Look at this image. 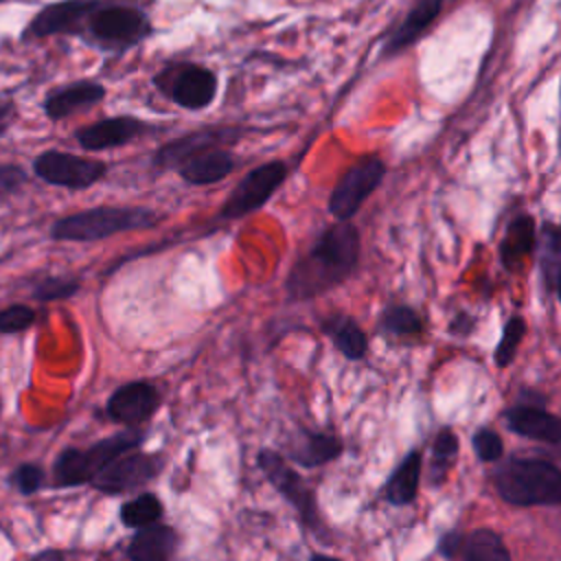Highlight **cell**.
I'll return each instance as SVG.
<instances>
[{
  "mask_svg": "<svg viewBox=\"0 0 561 561\" xmlns=\"http://www.w3.org/2000/svg\"><path fill=\"white\" fill-rule=\"evenodd\" d=\"M18 118V105L11 96H0V138L11 129Z\"/></svg>",
  "mask_w": 561,
  "mask_h": 561,
  "instance_id": "cell-36",
  "label": "cell"
},
{
  "mask_svg": "<svg viewBox=\"0 0 561 561\" xmlns=\"http://www.w3.org/2000/svg\"><path fill=\"white\" fill-rule=\"evenodd\" d=\"M178 548V535L171 526L147 524L127 543L125 557L131 561H167Z\"/></svg>",
  "mask_w": 561,
  "mask_h": 561,
  "instance_id": "cell-21",
  "label": "cell"
},
{
  "mask_svg": "<svg viewBox=\"0 0 561 561\" xmlns=\"http://www.w3.org/2000/svg\"><path fill=\"white\" fill-rule=\"evenodd\" d=\"M377 331L390 342L414 344L425 335V320L408 305H388L379 316Z\"/></svg>",
  "mask_w": 561,
  "mask_h": 561,
  "instance_id": "cell-22",
  "label": "cell"
},
{
  "mask_svg": "<svg viewBox=\"0 0 561 561\" xmlns=\"http://www.w3.org/2000/svg\"><path fill=\"white\" fill-rule=\"evenodd\" d=\"M37 313L33 307L15 302L4 309H0V333L2 335H15L20 331H26L35 324Z\"/></svg>",
  "mask_w": 561,
  "mask_h": 561,
  "instance_id": "cell-32",
  "label": "cell"
},
{
  "mask_svg": "<svg viewBox=\"0 0 561 561\" xmlns=\"http://www.w3.org/2000/svg\"><path fill=\"white\" fill-rule=\"evenodd\" d=\"M256 462L270 484L296 508L300 515V522L313 533L322 535V519L318 513V504L313 497V491L307 486V482L285 462L283 456H278L272 449H261L256 456Z\"/></svg>",
  "mask_w": 561,
  "mask_h": 561,
  "instance_id": "cell-8",
  "label": "cell"
},
{
  "mask_svg": "<svg viewBox=\"0 0 561 561\" xmlns=\"http://www.w3.org/2000/svg\"><path fill=\"white\" fill-rule=\"evenodd\" d=\"M234 167H237L234 156L219 145V147H208V149L186 158L175 169L184 182L195 184V186H206V184L221 182L228 173H232Z\"/></svg>",
  "mask_w": 561,
  "mask_h": 561,
  "instance_id": "cell-19",
  "label": "cell"
},
{
  "mask_svg": "<svg viewBox=\"0 0 561 561\" xmlns=\"http://www.w3.org/2000/svg\"><path fill=\"white\" fill-rule=\"evenodd\" d=\"M94 0H57L44 4L24 26L20 39H42L53 35H77L81 20L90 11Z\"/></svg>",
  "mask_w": 561,
  "mask_h": 561,
  "instance_id": "cell-12",
  "label": "cell"
},
{
  "mask_svg": "<svg viewBox=\"0 0 561 561\" xmlns=\"http://www.w3.org/2000/svg\"><path fill=\"white\" fill-rule=\"evenodd\" d=\"M471 445H473V449H476V454L482 462H495L504 454V443H502L500 434L493 432L491 427L476 430L473 436H471Z\"/></svg>",
  "mask_w": 561,
  "mask_h": 561,
  "instance_id": "cell-34",
  "label": "cell"
},
{
  "mask_svg": "<svg viewBox=\"0 0 561 561\" xmlns=\"http://www.w3.org/2000/svg\"><path fill=\"white\" fill-rule=\"evenodd\" d=\"M149 31V18L140 9L94 0L90 11L81 20L77 37H83L101 50L118 53L142 42Z\"/></svg>",
  "mask_w": 561,
  "mask_h": 561,
  "instance_id": "cell-5",
  "label": "cell"
},
{
  "mask_svg": "<svg viewBox=\"0 0 561 561\" xmlns=\"http://www.w3.org/2000/svg\"><path fill=\"white\" fill-rule=\"evenodd\" d=\"M162 517V502L153 493H140L121 506V522L129 528L153 524Z\"/></svg>",
  "mask_w": 561,
  "mask_h": 561,
  "instance_id": "cell-28",
  "label": "cell"
},
{
  "mask_svg": "<svg viewBox=\"0 0 561 561\" xmlns=\"http://www.w3.org/2000/svg\"><path fill=\"white\" fill-rule=\"evenodd\" d=\"M217 92V77L204 66H182L171 81V99L184 110H204Z\"/></svg>",
  "mask_w": 561,
  "mask_h": 561,
  "instance_id": "cell-17",
  "label": "cell"
},
{
  "mask_svg": "<svg viewBox=\"0 0 561 561\" xmlns=\"http://www.w3.org/2000/svg\"><path fill=\"white\" fill-rule=\"evenodd\" d=\"M239 129H230V127H213V129H199V131H191L186 136H180L167 145H162L156 151L153 162L162 169H175L178 164H182L186 158L208 149V147H219L226 142H234V138L239 136Z\"/></svg>",
  "mask_w": 561,
  "mask_h": 561,
  "instance_id": "cell-16",
  "label": "cell"
},
{
  "mask_svg": "<svg viewBox=\"0 0 561 561\" xmlns=\"http://www.w3.org/2000/svg\"><path fill=\"white\" fill-rule=\"evenodd\" d=\"M535 221L530 215H517L504 230L500 241V259L506 270L515 272L522 267L526 256L535 248Z\"/></svg>",
  "mask_w": 561,
  "mask_h": 561,
  "instance_id": "cell-23",
  "label": "cell"
},
{
  "mask_svg": "<svg viewBox=\"0 0 561 561\" xmlns=\"http://www.w3.org/2000/svg\"><path fill=\"white\" fill-rule=\"evenodd\" d=\"M160 217L149 208H123V206H96L66 217H59L50 226V239L92 243L118 232L153 228Z\"/></svg>",
  "mask_w": 561,
  "mask_h": 561,
  "instance_id": "cell-3",
  "label": "cell"
},
{
  "mask_svg": "<svg viewBox=\"0 0 561 561\" xmlns=\"http://www.w3.org/2000/svg\"><path fill=\"white\" fill-rule=\"evenodd\" d=\"M359 263V232L353 224L329 226L305 254L296 259L287 276L291 300H311L344 283Z\"/></svg>",
  "mask_w": 561,
  "mask_h": 561,
  "instance_id": "cell-1",
  "label": "cell"
},
{
  "mask_svg": "<svg viewBox=\"0 0 561 561\" xmlns=\"http://www.w3.org/2000/svg\"><path fill=\"white\" fill-rule=\"evenodd\" d=\"M164 467L162 454H145V451H123L112 462H107L90 484L105 495H123L147 486L151 480L160 476Z\"/></svg>",
  "mask_w": 561,
  "mask_h": 561,
  "instance_id": "cell-6",
  "label": "cell"
},
{
  "mask_svg": "<svg viewBox=\"0 0 561 561\" xmlns=\"http://www.w3.org/2000/svg\"><path fill=\"white\" fill-rule=\"evenodd\" d=\"M44 469L37 462H20L11 476L9 484L20 493V495H33L44 486Z\"/></svg>",
  "mask_w": 561,
  "mask_h": 561,
  "instance_id": "cell-33",
  "label": "cell"
},
{
  "mask_svg": "<svg viewBox=\"0 0 561 561\" xmlns=\"http://www.w3.org/2000/svg\"><path fill=\"white\" fill-rule=\"evenodd\" d=\"M33 173L50 184L68 191H83L105 178L107 164L61 149H46L33 160Z\"/></svg>",
  "mask_w": 561,
  "mask_h": 561,
  "instance_id": "cell-7",
  "label": "cell"
},
{
  "mask_svg": "<svg viewBox=\"0 0 561 561\" xmlns=\"http://www.w3.org/2000/svg\"><path fill=\"white\" fill-rule=\"evenodd\" d=\"M158 405H160V394L153 383L129 381L118 386L110 394L105 403V414L110 421L121 423L125 427H140L153 416Z\"/></svg>",
  "mask_w": 561,
  "mask_h": 561,
  "instance_id": "cell-11",
  "label": "cell"
},
{
  "mask_svg": "<svg viewBox=\"0 0 561 561\" xmlns=\"http://www.w3.org/2000/svg\"><path fill=\"white\" fill-rule=\"evenodd\" d=\"M79 280L72 276H44L31 287V298L39 302H55L68 300L79 291Z\"/></svg>",
  "mask_w": 561,
  "mask_h": 561,
  "instance_id": "cell-30",
  "label": "cell"
},
{
  "mask_svg": "<svg viewBox=\"0 0 561 561\" xmlns=\"http://www.w3.org/2000/svg\"><path fill=\"white\" fill-rule=\"evenodd\" d=\"M285 178H287V164L280 160H270L254 167L232 188V193L228 195V199L219 210V217L239 219L243 215L259 210L274 195V191L285 182Z\"/></svg>",
  "mask_w": 561,
  "mask_h": 561,
  "instance_id": "cell-10",
  "label": "cell"
},
{
  "mask_svg": "<svg viewBox=\"0 0 561 561\" xmlns=\"http://www.w3.org/2000/svg\"><path fill=\"white\" fill-rule=\"evenodd\" d=\"M145 432L140 427H127L107 438L92 443L90 447H66L53 462V486L70 489L90 484V480L123 451L140 447Z\"/></svg>",
  "mask_w": 561,
  "mask_h": 561,
  "instance_id": "cell-4",
  "label": "cell"
},
{
  "mask_svg": "<svg viewBox=\"0 0 561 561\" xmlns=\"http://www.w3.org/2000/svg\"><path fill=\"white\" fill-rule=\"evenodd\" d=\"M500 497L513 506H559L561 473L559 467L541 458H508L495 476Z\"/></svg>",
  "mask_w": 561,
  "mask_h": 561,
  "instance_id": "cell-2",
  "label": "cell"
},
{
  "mask_svg": "<svg viewBox=\"0 0 561 561\" xmlns=\"http://www.w3.org/2000/svg\"><path fill=\"white\" fill-rule=\"evenodd\" d=\"M322 331L333 340V344L348 359H362L368 351V337L353 316L331 313L322 322Z\"/></svg>",
  "mask_w": 561,
  "mask_h": 561,
  "instance_id": "cell-25",
  "label": "cell"
},
{
  "mask_svg": "<svg viewBox=\"0 0 561 561\" xmlns=\"http://www.w3.org/2000/svg\"><path fill=\"white\" fill-rule=\"evenodd\" d=\"M419 480H421V451L412 449L392 471L390 480L383 486V495L394 506L410 504L419 493Z\"/></svg>",
  "mask_w": 561,
  "mask_h": 561,
  "instance_id": "cell-26",
  "label": "cell"
},
{
  "mask_svg": "<svg viewBox=\"0 0 561 561\" xmlns=\"http://www.w3.org/2000/svg\"><path fill=\"white\" fill-rule=\"evenodd\" d=\"M504 423L511 432H515L524 438H533V440H541V443H550V445H557L561 440L559 416H554L537 405L519 403V405L508 408L504 412Z\"/></svg>",
  "mask_w": 561,
  "mask_h": 561,
  "instance_id": "cell-18",
  "label": "cell"
},
{
  "mask_svg": "<svg viewBox=\"0 0 561 561\" xmlns=\"http://www.w3.org/2000/svg\"><path fill=\"white\" fill-rule=\"evenodd\" d=\"M438 552L445 559L465 561H508L511 552L502 537L491 528H478L469 535L449 530L438 539Z\"/></svg>",
  "mask_w": 561,
  "mask_h": 561,
  "instance_id": "cell-13",
  "label": "cell"
},
{
  "mask_svg": "<svg viewBox=\"0 0 561 561\" xmlns=\"http://www.w3.org/2000/svg\"><path fill=\"white\" fill-rule=\"evenodd\" d=\"M105 88L92 79H79L50 90L44 96L42 110L50 121H64L77 112H83L103 101Z\"/></svg>",
  "mask_w": 561,
  "mask_h": 561,
  "instance_id": "cell-15",
  "label": "cell"
},
{
  "mask_svg": "<svg viewBox=\"0 0 561 561\" xmlns=\"http://www.w3.org/2000/svg\"><path fill=\"white\" fill-rule=\"evenodd\" d=\"M440 7H443V0H416L414 7L408 11L405 20L388 37L383 53L392 55L408 48L436 20V15L440 13Z\"/></svg>",
  "mask_w": 561,
  "mask_h": 561,
  "instance_id": "cell-24",
  "label": "cell"
},
{
  "mask_svg": "<svg viewBox=\"0 0 561 561\" xmlns=\"http://www.w3.org/2000/svg\"><path fill=\"white\" fill-rule=\"evenodd\" d=\"M28 182L26 169L18 162H0V197L15 195Z\"/></svg>",
  "mask_w": 561,
  "mask_h": 561,
  "instance_id": "cell-35",
  "label": "cell"
},
{
  "mask_svg": "<svg viewBox=\"0 0 561 561\" xmlns=\"http://www.w3.org/2000/svg\"><path fill=\"white\" fill-rule=\"evenodd\" d=\"M386 164L377 156H366L357 160L344 175L337 180L329 195V213L340 221H348L364 199L383 182Z\"/></svg>",
  "mask_w": 561,
  "mask_h": 561,
  "instance_id": "cell-9",
  "label": "cell"
},
{
  "mask_svg": "<svg viewBox=\"0 0 561 561\" xmlns=\"http://www.w3.org/2000/svg\"><path fill=\"white\" fill-rule=\"evenodd\" d=\"M524 333H526V322L519 316L508 318V322L502 329V337H500V342L495 346V364L500 368H504V366H508L513 362L515 351H517V346L524 340Z\"/></svg>",
  "mask_w": 561,
  "mask_h": 561,
  "instance_id": "cell-31",
  "label": "cell"
},
{
  "mask_svg": "<svg viewBox=\"0 0 561 561\" xmlns=\"http://www.w3.org/2000/svg\"><path fill=\"white\" fill-rule=\"evenodd\" d=\"M340 454H342V440L324 432L298 430V434L287 443V456L307 469L331 462Z\"/></svg>",
  "mask_w": 561,
  "mask_h": 561,
  "instance_id": "cell-20",
  "label": "cell"
},
{
  "mask_svg": "<svg viewBox=\"0 0 561 561\" xmlns=\"http://www.w3.org/2000/svg\"><path fill=\"white\" fill-rule=\"evenodd\" d=\"M458 454V436L445 427L434 436L432 443V482H443Z\"/></svg>",
  "mask_w": 561,
  "mask_h": 561,
  "instance_id": "cell-29",
  "label": "cell"
},
{
  "mask_svg": "<svg viewBox=\"0 0 561 561\" xmlns=\"http://www.w3.org/2000/svg\"><path fill=\"white\" fill-rule=\"evenodd\" d=\"M149 127L136 116H110L75 131V140L85 151H103L131 142Z\"/></svg>",
  "mask_w": 561,
  "mask_h": 561,
  "instance_id": "cell-14",
  "label": "cell"
},
{
  "mask_svg": "<svg viewBox=\"0 0 561 561\" xmlns=\"http://www.w3.org/2000/svg\"><path fill=\"white\" fill-rule=\"evenodd\" d=\"M0 412H2V401H0Z\"/></svg>",
  "mask_w": 561,
  "mask_h": 561,
  "instance_id": "cell-37",
  "label": "cell"
},
{
  "mask_svg": "<svg viewBox=\"0 0 561 561\" xmlns=\"http://www.w3.org/2000/svg\"><path fill=\"white\" fill-rule=\"evenodd\" d=\"M543 287L550 296L559 289V267H561V232L554 224H543L541 230V252H539Z\"/></svg>",
  "mask_w": 561,
  "mask_h": 561,
  "instance_id": "cell-27",
  "label": "cell"
}]
</instances>
